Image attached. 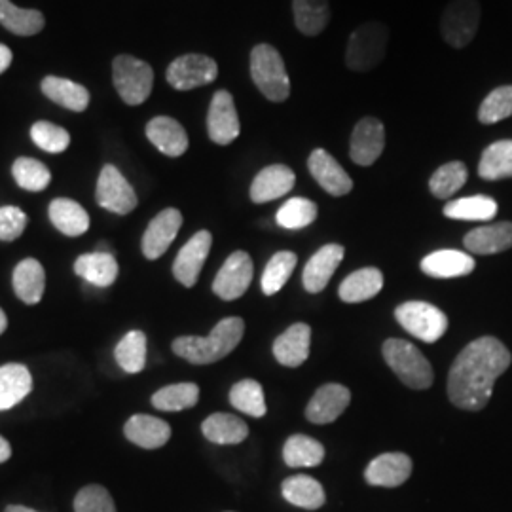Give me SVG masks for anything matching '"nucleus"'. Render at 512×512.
Masks as SVG:
<instances>
[{
	"label": "nucleus",
	"instance_id": "obj_1",
	"mask_svg": "<svg viewBox=\"0 0 512 512\" xmlns=\"http://www.w3.org/2000/svg\"><path fill=\"white\" fill-rule=\"evenodd\" d=\"M511 351L497 338L482 336L463 349L448 376V397L461 410L476 412L490 403L497 378L511 366Z\"/></svg>",
	"mask_w": 512,
	"mask_h": 512
},
{
	"label": "nucleus",
	"instance_id": "obj_2",
	"mask_svg": "<svg viewBox=\"0 0 512 512\" xmlns=\"http://www.w3.org/2000/svg\"><path fill=\"white\" fill-rule=\"evenodd\" d=\"M245 332V323L239 317L222 319L209 336H181L173 342V351L192 365L217 363L238 348Z\"/></svg>",
	"mask_w": 512,
	"mask_h": 512
},
{
	"label": "nucleus",
	"instance_id": "obj_3",
	"mask_svg": "<svg viewBox=\"0 0 512 512\" xmlns=\"http://www.w3.org/2000/svg\"><path fill=\"white\" fill-rule=\"evenodd\" d=\"M251 78L260 93L274 103H283L291 95V80L285 61L272 44H256L253 48Z\"/></svg>",
	"mask_w": 512,
	"mask_h": 512
},
{
	"label": "nucleus",
	"instance_id": "obj_4",
	"mask_svg": "<svg viewBox=\"0 0 512 512\" xmlns=\"http://www.w3.org/2000/svg\"><path fill=\"white\" fill-rule=\"evenodd\" d=\"M384 357L401 382L412 389H429L435 380L433 366L420 349L401 338H391L384 344Z\"/></svg>",
	"mask_w": 512,
	"mask_h": 512
},
{
	"label": "nucleus",
	"instance_id": "obj_5",
	"mask_svg": "<svg viewBox=\"0 0 512 512\" xmlns=\"http://www.w3.org/2000/svg\"><path fill=\"white\" fill-rule=\"evenodd\" d=\"M114 88L129 107L143 105L152 93L154 71L143 59L133 55H118L112 61Z\"/></svg>",
	"mask_w": 512,
	"mask_h": 512
},
{
	"label": "nucleus",
	"instance_id": "obj_6",
	"mask_svg": "<svg viewBox=\"0 0 512 512\" xmlns=\"http://www.w3.org/2000/svg\"><path fill=\"white\" fill-rule=\"evenodd\" d=\"M389 29L384 23L370 21L357 27L349 37L346 65L351 71L365 73L384 61Z\"/></svg>",
	"mask_w": 512,
	"mask_h": 512
},
{
	"label": "nucleus",
	"instance_id": "obj_7",
	"mask_svg": "<svg viewBox=\"0 0 512 512\" xmlns=\"http://www.w3.org/2000/svg\"><path fill=\"white\" fill-rule=\"evenodd\" d=\"M395 317L406 332L427 344L440 340L448 329L444 311L427 302H404L395 310Z\"/></svg>",
	"mask_w": 512,
	"mask_h": 512
},
{
	"label": "nucleus",
	"instance_id": "obj_8",
	"mask_svg": "<svg viewBox=\"0 0 512 512\" xmlns=\"http://www.w3.org/2000/svg\"><path fill=\"white\" fill-rule=\"evenodd\" d=\"M219 76V65L209 55L186 54L177 57L167 67V82L179 92H190L215 82Z\"/></svg>",
	"mask_w": 512,
	"mask_h": 512
},
{
	"label": "nucleus",
	"instance_id": "obj_9",
	"mask_svg": "<svg viewBox=\"0 0 512 512\" xmlns=\"http://www.w3.org/2000/svg\"><path fill=\"white\" fill-rule=\"evenodd\" d=\"M478 23H480L478 0H452L442 14L440 33L452 48H465L476 37Z\"/></svg>",
	"mask_w": 512,
	"mask_h": 512
},
{
	"label": "nucleus",
	"instance_id": "obj_10",
	"mask_svg": "<svg viewBox=\"0 0 512 512\" xmlns=\"http://www.w3.org/2000/svg\"><path fill=\"white\" fill-rule=\"evenodd\" d=\"M95 200L114 215H129L137 207V194L126 177L114 165H105L99 173Z\"/></svg>",
	"mask_w": 512,
	"mask_h": 512
},
{
	"label": "nucleus",
	"instance_id": "obj_11",
	"mask_svg": "<svg viewBox=\"0 0 512 512\" xmlns=\"http://www.w3.org/2000/svg\"><path fill=\"white\" fill-rule=\"evenodd\" d=\"M253 272H255L253 258L245 251H236L222 264L219 274L215 277L213 291L226 302L238 300L247 293L253 281Z\"/></svg>",
	"mask_w": 512,
	"mask_h": 512
},
{
	"label": "nucleus",
	"instance_id": "obj_12",
	"mask_svg": "<svg viewBox=\"0 0 512 512\" xmlns=\"http://www.w3.org/2000/svg\"><path fill=\"white\" fill-rule=\"evenodd\" d=\"M207 131L211 141L222 147L238 139L241 124H239L238 110H236L232 93L219 90L213 95L209 114H207Z\"/></svg>",
	"mask_w": 512,
	"mask_h": 512
},
{
	"label": "nucleus",
	"instance_id": "obj_13",
	"mask_svg": "<svg viewBox=\"0 0 512 512\" xmlns=\"http://www.w3.org/2000/svg\"><path fill=\"white\" fill-rule=\"evenodd\" d=\"M385 148V128L378 118H363L353 129L351 145H349V156L357 165L374 164Z\"/></svg>",
	"mask_w": 512,
	"mask_h": 512
},
{
	"label": "nucleus",
	"instance_id": "obj_14",
	"mask_svg": "<svg viewBox=\"0 0 512 512\" xmlns=\"http://www.w3.org/2000/svg\"><path fill=\"white\" fill-rule=\"evenodd\" d=\"M213 245V236L207 230H200L196 236L186 241L183 249L175 258L173 264V275L184 287H194L198 277L202 274L203 264L209 256Z\"/></svg>",
	"mask_w": 512,
	"mask_h": 512
},
{
	"label": "nucleus",
	"instance_id": "obj_15",
	"mask_svg": "<svg viewBox=\"0 0 512 512\" xmlns=\"http://www.w3.org/2000/svg\"><path fill=\"white\" fill-rule=\"evenodd\" d=\"M183 226V215L179 209H164L154 219L150 220L147 232L143 236V255L148 260H156L164 255L169 245L175 241Z\"/></svg>",
	"mask_w": 512,
	"mask_h": 512
},
{
	"label": "nucleus",
	"instance_id": "obj_16",
	"mask_svg": "<svg viewBox=\"0 0 512 512\" xmlns=\"http://www.w3.org/2000/svg\"><path fill=\"white\" fill-rule=\"evenodd\" d=\"M308 167H310L311 177L325 192H329L330 196L340 198L353 190V181L346 173V169L338 164L327 150L315 148L310 154Z\"/></svg>",
	"mask_w": 512,
	"mask_h": 512
},
{
	"label": "nucleus",
	"instance_id": "obj_17",
	"mask_svg": "<svg viewBox=\"0 0 512 512\" xmlns=\"http://www.w3.org/2000/svg\"><path fill=\"white\" fill-rule=\"evenodd\" d=\"M351 403V391L340 384H327L319 387L306 408V418L311 423L325 425L338 420Z\"/></svg>",
	"mask_w": 512,
	"mask_h": 512
},
{
	"label": "nucleus",
	"instance_id": "obj_18",
	"mask_svg": "<svg viewBox=\"0 0 512 512\" xmlns=\"http://www.w3.org/2000/svg\"><path fill=\"white\" fill-rule=\"evenodd\" d=\"M412 475V459L401 452L382 454L366 467L365 480L370 486L397 488Z\"/></svg>",
	"mask_w": 512,
	"mask_h": 512
},
{
	"label": "nucleus",
	"instance_id": "obj_19",
	"mask_svg": "<svg viewBox=\"0 0 512 512\" xmlns=\"http://www.w3.org/2000/svg\"><path fill=\"white\" fill-rule=\"evenodd\" d=\"M296 175L293 169L283 164L268 165L255 177L251 184V200L268 203L287 196L294 188Z\"/></svg>",
	"mask_w": 512,
	"mask_h": 512
},
{
	"label": "nucleus",
	"instance_id": "obj_20",
	"mask_svg": "<svg viewBox=\"0 0 512 512\" xmlns=\"http://www.w3.org/2000/svg\"><path fill=\"white\" fill-rule=\"evenodd\" d=\"M344 247L330 243L321 247L315 255L311 256L302 274V283L306 291L310 293H321L329 285L330 277L344 260Z\"/></svg>",
	"mask_w": 512,
	"mask_h": 512
},
{
	"label": "nucleus",
	"instance_id": "obj_21",
	"mask_svg": "<svg viewBox=\"0 0 512 512\" xmlns=\"http://www.w3.org/2000/svg\"><path fill=\"white\" fill-rule=\"evenodd\" d=\"M148 141L169 158H179L188 150L186 129L169 116H156L147 124Z\"/></svg>",
	"mask_w": 512,
	"mask_h": 512
},
{
	"label": "nucleus",
	"instance_id": "obj_22",
	"mask_svg": "<svg viewBox=\"0 0 512 512\" xmlns=\"http://www.w3.org/2000/svg\"><path fill=\"white\" fill-rule=\"evenodd\" d=\"M311 329L306 323H296L274 342L277 363L289 368L304 365L310 357Z\"/></svg>",
	"mask_w": 512,
	"mask_h": 512
},
{
	"label": "nucleus",
	"instance_id": "obj_23",
	"mask_svg": "<svg viewBox=\"0 0 512 512\" xmlns=\"http://www.w3.org/2000/svg\"><path fill=\"white\" fill-rule=\"evenodd\" d=\"M473 255H495L512 247V222H497L480 226L463 239Z\"/></svg>",
	"mask_w": 512,
	"mask_h": 512
},
{
	"label": "nucleus",
	"instance_id": "obj_24",
	"mask_svg": "<svg viewBox=\"0 0 512 512\" xmlns=\"http://www.w3.org/2000/svg\"><path fill=\"white\" fill-rule=\"evenodd\" d=\"M124 435L129 442L145 448V450H156L165 446V442L171 439V427L160 418L137 414L129 418Z\"/></svg>",
	"mask_w": 512,
	"mask_h": 512
},
{
	"label": "nucleus",
	"instance_id": "obj_25",
	"mask_svg": "<svg viewBox=\"0 0 512 512\" xmlns=\"http://www.w3.org/2000/svg\"><path fill=\"white\" fill-rule=\"evenodd\" d=\"M476 262L473 256L461 251H435L421 260V270L431 277L450 279V277H463L475 270Z\"/></svg>",
	"mask_w": 512,
	"mask_h": 512
},
{
	"label": "nucleus",
	"instance_id": "obj_26",
	"mask_svg": "<svg viewBox=\"0 0 512 512\" xmlns=\"http://www.w3.org/2000/svg\"><path fill=\"white\" fill-rule=\"evenodd\" d=\"M12 283H14V291L18 294L21 302H25L29 306L38 304L44 296V289H46V274H44L42 264L35 258L21 260L12 275Z\"/></svg>",
	"mask_w": 512,
	"mask_h": 512
},
{
	"label": "nucleus",
	"instance_id": "obj_27",
	"mask_svg": "<svg viewBox=\"0 0 512 512\" xmlns=\"http://www.w3.org/2000/svg\"><path fill=\"white\" fill-rule=\"evenodd\" d=\"M33 391V376L23 365L0 366V412L14 408Z\"/></svg>",
	"mask_w": 512,
	"mask_h": 512
},
{
	"label": "nucleus",
	"instance_id": "obj_28",
	"mask_svg": "<svg viewBox=\"0 0 512 512\" xmlns=\"http://www.w3.org/2000/svg\"><path fill=\"white\" fill-rule=\"evenodd\" d=\"M74 272L95 287H110L118 277V262L109 251H95L90 255L78 256Z\"/></svg>",
	"mask_w": 512,
	"mask_h": 512
},
{
	"label": "nucleus",
	"instance_id": "obj_29",
	"mask_svg": "<svg viewBox=\"0 0 512 512\" xmlns=\"http://www.w3.org/2000/svg\"><path fill=\"white\" fill-rule=\"evenodd\" d=\"M50 220L55 228L71 238H78L82 234L88 232L90 228V215L86 213V209L80 203L67 198H57L50 203Z\"/></svg>",
	"mask_w": 512,
	"mask_h": 512
},
{
	"label": "nucleus",
	"instance_id": "obj_30",
	"mask_svg": "<svg viewBox=\"0 0 512 512\" xmlns=\"http://www.w3.org/2000/svg\"><path fill=\"white\" fill-rule=\"evenodd\" d=\"M281 492L291 505L306 509V511L321 509L325 505V499H327L323 486L315 478L308 475H296L287 478L281 484Z\"/></svg>",
	"mask_w": 512,
	"mask_h": 512
},
{
	"label": "nucleus",
	"instance_id": "obj_31",
	"mask_svg": "<svg viewBox=\"0 0 512 512\" xmlns=\"http://www.w3.org/2000/svg\"><path fill=\"white\" fill-rule=\"evenodd\" d=\"M42 92L50 101L74 112H84L90 105V92L82 84L67 78L46 76L42 80Z\"/></svg>",
	"mask_w": 512,
	"mask_h": 512
},
{
	"label": "nucleus",
	"instance_id": "obj_32",
	"mask_svg": "<svg viewBox=\"0 0 512 512\" xmlns=\"http://www.w3.org/2000/svg\"><path fill=\"white\" fill-rule=\"evenodd\" d=\"M384 287V274L378 268H363L348 275L340 285V298L348 304H359L374 298Z\"/></svg>",
	"mask_w": 512,
	"mask_h": 512
},
{
	"label": "nucleus",
	"instance_id": "obj_33",
	"mask_svg": "<svg viewBox=\"0 0 512 512\" xmlns=\"http://www.w3.org/2000/svg\"><path fill=\"white\" fill-rule=\"evenodd\" d=\"M44 14L38 10L19 8L12 0H0V25L19 37H33L44 29Z\"/></svg>",
	"mask_w": 512,
	"mask_h": 512
},
{
	"label": "nucleus",
	"instance_id": "obj_34",
	"mask_svg": "<svg viewBox=\"0 0 512 512\" xmlns=\"http://www.w3.org/2000/svg\"><path fill=\"white\" fill-rule=\"evenodd\" d=\"M294 25L306 35H321L330 21L329 0H293Z\"/></svg>",
	"mask_w": 512,
	"mask_h": 512
},
{
	"label": "nucleus",
	"instance_id": "obj_35",
	"mask_svg": "<svg viewBox=\"0 0 512 512\" xmlns=\"http://www.w3.org/2000/svg\"><path fill=\"white\" fill-rule=\"evenodd\" d=\"M205 439L215 444H239L249 437V427L234 414H213L203 421Z\"/></svg>",
	"mask_w": 512,
	"mask_h": 512
},
{
	"label": "nucleus",
	"instance_id": "obj_36",
	"mask_svg": "<svg viewBox=\"0 0 512 512\" xmlns=\"http://www.w3.org/2000/svg\"><path fill=\"white\" fill-rule=\"evenodd\" d=\"M478 175L484 181H501L512 177V141H497L484 150Z\"/></svg>",
	"mask_w": 512,
	"mask_h": 512
},
{
	"label": "nucleus",
	"instance_id": "obj_37",
	"mask_svg": "<svg viewBox=\"0 0 512 512\" xmlns=\"http://www.w3.org/2000/svg\"><path fill=\"white\" fill-rule=\"evenodd\" d=\"M283 459L289 467H317L325 459V448L321 442H317L306 435H293L285 442Z\"/></svg>",
	"mask_w": 512,
	"mask_h": 512
},
{
	"label": "nucleus",
	"instance_id": "obj_38",
	"mask_svg": "<svg viewBox=\"0 0 512 512\" xmlns=\"http://www.w3.org/2000/svg\"><path fill=\"white\" fill-rule=\"evenodd\" d=\"M114 355L128 374L141 372L147 365V336L141 330H131L120 340Z\"/></svg>",
	"mask_w": 512,
	"mask_h": 512
},
{
	"label": "nucleus",
	"instance_id": "obj_39",
	"mask_svg": "<svg viewBox=\"0 0 512 512\" xmlns=\"http://www.w3.org/2000/svg\"><path fill=\"white\" fill-rule=\"evenodd\" d=\"M444 215L448 219L456 220H480L488 222L497 215V203L488 196H471L461 198L454 202L446 203Z\"/></svg>",
	"mask_w": 512,
	"mask_h": 512
},
{
	"label": "nucleus",
	"instance_id": "obj_40",
	"mask_svg": "<svg viewBox=\"0 0 512 512\" xmlns=\"http://www.w3.org/2000/svg\"><path fill=\"white\" fill-rule=\"evenodd\" d=\"M200 401V387L196 384L167 385L154 393L152 404L164 412H181L196 406Z\"/></svg>",
	"mask_w": 512,
	"mask_h": 512
},
{
	"label": "nucleus",
	"instance_id": "obj_41",
	"mask_svg": "<svg viewBox=\"0 0 512 512\" xmlns=\"http://www.w3.org/2000/svg\"><path fill=\"white\" fill-rule=\"evenodd\" d=\"M230 403L232 406L245 412L253 418L266 416V401H264V389L255 380H241L230 389Z\"/></svg>",
	"mask_w": 512,
	"mask_h": 512
},
{
	"label": "nucleus",
	"instance_id": "obj_42",
	"mask_svg": "<svg viewBox=\"0 0 512 512\" xmlns=\"http://www.w3.org/2000/svg\"><path fill=\"white\" fill-rule=\"evenodd\" d=\"M467 177H469V173H467V167L463 162L444 164L433 173V177L429 181V190L435 198L446 200L463 188V184L467 183Z\"/></svg>",
	"mask_w": 512,
	"mask_h": 512
},
{
	"label": "nucleus",
	"instance_id": "obj_43",
	"mask_svg": "<svg viewBox=\"0 0 512 512\" xmlns=\"http://www.w3.org/2000/svg\"><path fill=\"white\" fill-rule=\"evenodd\" d=\"M298 256L291 253V251H281L272 256V260L268 262L264 275H262V291L268 296L277 294L285 283L289 281V277L293 275L294 268H296Z\"/></svg>",
	"mask_w": 512,
	"mask_h": 512
},
{
	"label": "nucleus",
	"instance_id": "obj_44",
	"mask_svg": "<svg viewBox=\"0 0 512 512\" xmlns=\"http://www.w3.org/2000/svg\"><path fill=\"white\" fill-rule=\"evenodd\" d=\"M16 183L29 192H42L52 181V173L46 165L35 158H18L12 165Z\"/></svg>",
	"mask_w": 512,
	"mask_h": 512
},
{
	"label": "nucleus",
	"instance_id": "obj_45",
	"mask_svg": "<svg viewBox=\"0 0 512 512\" xmlns=\"http://www.w3.org/2000/svg\"><path fill=\"white\" fill-rule=\"evenodd\" d=\"M317 219V205L306 198H291L277 211V224L287 230H300Z\"/></svg>",
	"mask_w": 512,
	"mask_h": 512
},
{
	"label": "nucleus",
	"instance_id": "obj_46",
	"mask_svg": "<svg viewBox=\"0 0 512 512\" xmlns=\"http://www.w3.org/2000/svg\"><path fill=\"white\" fill-rule=\"evenodd\" d=\"M509 116H512V86L495 88L478 109V120L482 124H495Z\"/></svg>",
	"mask_w": 512,
	"mask_h": 512
},
{
	"label": "nucleus",
	"instance_id": "obj_47",
	"mask_svg": "<svg viewBox=\"0 0 512 512\" xmlns=\"http://www.w3.org/2000/svg\"><path fill=\"white\" fill-rule=\"evenodd\" d=\"M31 139L38 148L50 154H61L71 145V135L67 129L59 128L50 122H37L31 128Z\"/></svg>",
	"mask_w": 512,
	"mask_h": 512
},
{
	"label": "nucleus",
	"instance_id": "obj_48",
	"mask_svg": "<svg viewBox=\"0 0 512 512\" xmlns=\"http://www.w3.org/2000/svg\"><path fill=\"white\" fill-rule=\"evenodd\" d=\"M74 512H116V505L107 488L92 484L74 497Z\"/></svg>",
	"mask_w": 512,
	"mask_h": 512
},
{
	"label": "nucleus",
	"instance_id": "obj_49",
	"mask_svg": "<svg viewBox=\"0 0 512 512\" xmlns=\"http://www.w3.org/2000/svg\"><path fill=\"white\" fill-rule=\"evenodd\" d=\"M27 215L14 205L0 207V239L2 241H16L25 232Z\"/></svg>",
	"mask_w": 512,
	"mask_h": 512
},
{
	"label": "nucleus",
	"instance_id": "obj_50",
	"mask_svg": "<svg viewBox=\"0 0 512 512\" xmlns=\"http://www.w3.org/2000/svg\"><path fill=\"white\" fill-rule=\"evenodd\" d=\"M12 52H10V48L8 46H4V44H0V74L4 73L10 65H12Z\"/></svg>",
	"mask_w": 512,
	"mask_h": 512
},
{
	"label": "nucleus",
	"instance_id": "obj_51",
	"mask_svg": "<svg viewBox=\"0 0 512 512\" xmlns=\"http://www.w3.org/2000/svg\"><path fill=\"white\" fill-rule=\"evenodd\" d=\"M10 456H12V448H10L8 440L4 439V437H0V463L8 461Z\"/></svg>",
	"mask_w": 512,
	"mask_h": 512
},
{
	"label": "nucleus",
	"instance_id": "obj_52",
	"mask_svg": "<svg viewBox=\"0 0 512 512\" xmlns=\"http://www.w3.org/2000/svg\"><path fill=\"white\" fill-rule=\"evenodd\" d=\"M4 512H37L33 511V509H29V507H23V505H10V507H6V511Z\"/></svg>",
	"mask_w": 512,
	"mask_h": 512
},
{
	"label": "nucleus",
	"instance_id": "obj_53",
	"mask_svg": "<svg viewBox=\"0 0 512 512\" xmlns=\"http://www.w3.org/2000/svg\"><path fill=\"white\" fill-rule=\"evenodd\" d=\"M8 327V319H6V313L0 310V334Z\"/></svg>",
	"mask_w": 512,
	"mask_h": 512
}]
</instances>
